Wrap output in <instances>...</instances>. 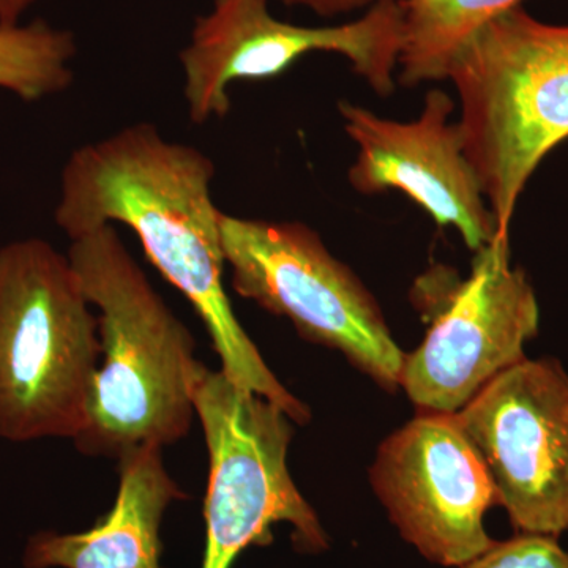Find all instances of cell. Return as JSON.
Masks as SVG:
<instances>
[{"mask_svg": "<svg viewBox=\"0 0 568 568\" xmlns=\"http://www.w3.org/2000/svg\"><path fill=\"white\" fill-rule=\"evenodd\" d=\"M71 265L99 310L103 364L84 425L73 437L88 457L121 459L189 435L204 364L194 336L156 293L115 226L71 241Z\"/></svg>", "mask_w": 568, "mask_h": 568, "instance_id": "cell-2", "label": "cell"}, {"mask_svg": "<svg viewBox=\"0 0 568 568\" xmlns=\"http://www.w3.org/2000/svg\"><path fill=\"white\" fill-rule=\"evenodd\" d=\"M213 179L215 163L203 151L168 141L153 123H133L71 153L55 223L70 241L110 224L130 227L203 321L224 375L304 425L308 407L265 365L227 297Z\"/></svg>", "mask_w": 568, "mask_h": 568, "instance_id": "cell-1", "label": "cell"}, {"mask_svg": "<svg viewBox=\"0 0 568 568\" xmlns=\"http://www.w3.org/2000/svg\"><path fill=\"white\" fill-rule=\"evenodd\" d=\"M77 51L73 33L44 21L0 24V88L17 93L24 102L65 91L73 82L70 62Z\"/></svg>", "mask_w": 568, "mask_h": 568, "instance_id": "cell-14", "label": "cell"}, {"mask_svg": "<svg viewBox=\"0 0 568 568\" xmlns=\"http://www.w3.org/2000/svg\"><path fill=\"white\" fill-rule=\"evenodd\" d=\"M37 0H0V24L14 26Z\"/></svg>", "mask_w": 568, "mask_h": 568, "instance_id": "cell-17", "label": "cell"}, {"mask_svg": "<svg viewBox=\"0 0 568 568\" xmlns=\"http://www.w3.org/2000/svg\"><path fill=\"white\" fill-rule=\"evenodd\" d=\"M523 0H399L403 47L398 81L406 88L447 80L459 48L493 18Z\"/></svg>", "mask_w": 568, "mask_h": 568, "instance_id": "cell-13", "label": "cell"}, {"mask_svg": "<svg viewBox=\"0 0 568 568\" xmlns=\"http://www.w3.org/2000/svg\"><path fill=\"white\" fill-rule=\"evenodd\" d=\"M194 409L209 450L201 568H231L246 548L267 547L278 523L293 526L298 551H325L327 534L287 469L293 418L205 365L194 387Z\"/></svg>", "mask_w": 568, "mask_h": 568, "instance_id": "cell-5", "label": "cell"}, {"mask_svg": "<svg viewBox=\"0 0 568 568\" xmlns=\"http://www.w3.org/2000/svg\"><path fill=\"white\" fill-rule=\"evenodd\" d=\"M459 568H568V551L556 537L517 534Z\"/></svg>", "mask_w": 568, "mask_h": 568, "instance_id": "cell-15", "label": "cell"}, {"mask_svg": "<svg viewBox=\"0 0 568 568\" xmlns=\"http://www.w3.org/2000/svg\"><path fill=\"white\" fill-rule=\"evenodd\" d=\"M163 447L142 446L119 459L114 506L84 532L29 538L26 568H163L160 526L185 493L164 467Z\"/></svg>", "mask_w": 568, "mask_h": 568, "instance_id": "cell-12", "label": "cell"}, {"mask_svg": "<svg viewBox=\"0 0 568 568\" xmlns=\"http://www.w3.org/2000/svg\"><path fill=\"white\" fill-rule=\"evenodd\" d=\"M69 256L41 239L0 248V437L80 433L91 403L99 317Z\"/></svg>", "mask_w": 568, "mask_h": 568, "instance_id": "cell-4", "label": "cell"}, {"mask_svg": "<svg viewBox=\"0 0 568 568\" xmlns=\"http://www.w3.org/2000/svg\"><path fill=\"white\" fill-rule=\"evenodd\" d=\"M410 301L426 323L424 342L405 355L402 383L420 413L455 414L507 368L526 358L540 310L525 271L497 234L474 253L463 278L447 265L418 276Z\"/></svg>", "mask_w": 568, "mask_h": 568, "instance_id": "cell-6", "label": "cell"}, {"mask_svg": "<svg viewBox=\"0 0 568 568\" xmlns=\"http://www.w3.org/2000/svg\"><path fill=\"white\" fill-rule=\"evenodd\" d=\"M517 534L568 529V375L555 358H523L454 414Z\"/></svg>", "mask_w": 568, "mask_h": 568, "instance_id": "cell-9", "label": "cell"}, {"mask_svg": "<svg viewBox=\"0 0 568 568\" xmlns=\"http://www.w3.org/2000/svg\"><path fill=\"white\" fill-rule=\"evenodd\" d=\"M407 544L429 562L459 568L495 545L485 515L495 484L454 414L420 413L388 436L369 470Z\"/></svg>", "mask_w": 568, "mask_h": 568, "instance_id": "cell-10", "label": "cell"}, {"mask_svg": "<svg viewBox=\"0 0 568 568\" xmlns=\"http://www.w3.org/2000/svg\"><path fill=\"white\" fill-rule=\"evenodd\" d=\"M447 80L462 104L466 156L497 231L508 235L526 183L568 140V26L547 24L515 7L459 48Z\"/></svg>", "mask_w": 568, "mask_h": 568, "instance_id": "cell-3", "label": "cell"}, {"mask_svg": "<svg viewBox=\"0 0 568 568\" xmlns=\"http://www.w3.org/2000/svg\"><path fill=\"white\" fill-rule=\"evenodd\" d=\"M454 108V100L439 89L426 93L424 111L413 122L390 121L339 102L347 136L358 148L347 178L362 194L405 193L437 226L455 227L476 253L500 233L466 156L462 129L450 122Z\"/></svg>", "mask_w": 568, "mask_h": 568, "instance_id": "cell-11", "label": "cell"}, {"mask_svg": "<svg viewBox=\"0 0 568 568\" xmlns=\"http://www.w3.org/2000/svg\"><path fill=\"white\" fill-rule=\"evenodd\" d=\"M287 7H304L321 18H335L353 11L368 10L384 0H278Z\"/></svg>", "mask_w": 568, "mask_h": 568, "instance_id": "cell-16", "label": "cell"}, {"mask_svg": "<svg viewBox=\"0 0 568 568\" xmlns=\"http://www.w3.org/2000/svg\"><path fill=\"white\" fill-rule=\"evenodd\" d=\"M220 234L235 293L290 320L306 342L339 351L386 390L399 387L406 354L376 298L316 231L222 212Z\"/></svg>", "mask_w": 568, "mask_h": 568, "instance_id": "cell-7", "label": "cell"}, {"mask_svg": "<svg viewBox=\"0 0 568 568\" xmlns=\"http://www.w3.org/2000/svg\"><path fill=\"white\" fill-rule=\"evenodd\" d=\"M271 0H213L194 22L192 39L179 54L183 97L196 125L230 114L235 81L272 80L310 52H334L381 97L395 91L403 47L399 0H384L355 21L306 28L276 20Z\"/></svg>", "mask_w": 568, "mask_h": 568, "instance_id": "cell-8", "label": "cell"}]
</instances>
